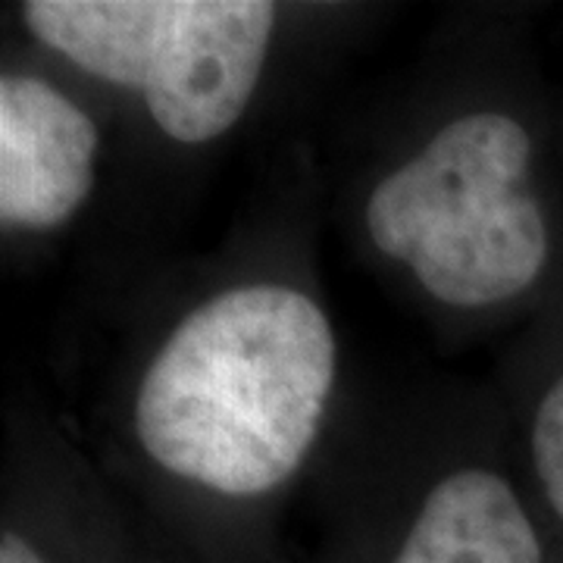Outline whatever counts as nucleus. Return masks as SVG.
<instances>
[{
	"mask_svg": "<svg viewBox=\"0 0 563 563\" xmlns=\"http://www.w3.org/2000/svg\"><path fill=\"white\" fill-rule=\"evenodd\" d=\"M339 344L310 295L279 282L207 298L166 335L135 395V435L163 473L225 498L288 483L320 435Z\"/></svg>",
	"mask_w": 563,
	"mask_h": 563,
	"instance_id": "nucleus-1",
	"label": "nucleus"
},
{
	"mask_svg": "<svg viewBox=\"0 0 563 563\" xmlns=\"http://www.w3.org/2000/svg\"><path fill=\"white\" fill-rule=\"evenodd\" d=\"M98 125L38 76L0 79V222L16 232L60 229L95 188Z\"/></svg>",
	"mask_w": 563,
	"mask_h": 563,
	"instance_id": "nucleus-4",
	"label": "nucleus"
},
{
	"mask_svg": "<svg viewBox=\"0 0 563 563\" xmlns=\"http://www.w3.org/2000/svg\"><path fill=\"white\" fill-rule=\"evenodd\" d=\"M391 563H544L536 526L504 476L466 466L420 504Z\"/></svg>",
	"mask_w": 563,
	"mask_h": 563,
	"instance_id": "nucleus-5",
	"label": "nucleus"
},
{
	"mask_svg": "<svg viewBox=\"0 0 563 563\" xmlns=\"http://www.w3.org/2000/svg\"><path fill=\"white\" fill-rule=\"evenodd\" d=\"M529 444L544 498L563 520V376L554 379L536 407Z\"/></svg>",
	"mask_w": 563,
	"mask_h": 563,
	"instance_id": "nucleus-6",
	"label": "nucleus"
},
{
	"mask_svg": "<svg viewBox=\"0 0 563 563\" xmlns=\"http://www.w3.org/2000/svg\"><path fill=\"white\" fill-rule=\"evenodd\" d=\"M529 163L523 122L501 110L463 113L369 191L366 235L439 303L479 310L510 301L548 263Z\"/></svg>",
	"mask_w": 563,
	"mask_h": 563,
	"instance_id": "nucleus-2",
	"label": "nucleus"
},
{
	"mask_svg": "<svg viewBox=\"0 0 563 563\" xmlns=\"http://www.w3.org/2000/svg\"><path fill=\"white\" fill-rule=\"evenodd\" d=\"M0 563H47L20 532H3L0 539Z\"/></svg>",
	"mask_w": 563,
	"mask_h": 563,
	"instance_id": "nucleus-7",
	"label": "nucleus"
},
{
	"mask_svg": "<svg viewBox=\"0 0 563 563\" xmlns=\"http://www.w3.org/2000/svg\"><path fill=\"white\" fill-rule=\"evenodd\" d=\"M22 20L81 73L139 91L166 139L207 144L242 120L261 85L276 3L32 0Z\"/></svg>",
	"mask_w": 563,
	"mask_h": 563,
	"instance_id": "nucleus-3",
	"label": "nucleus"
}]
</instances>
